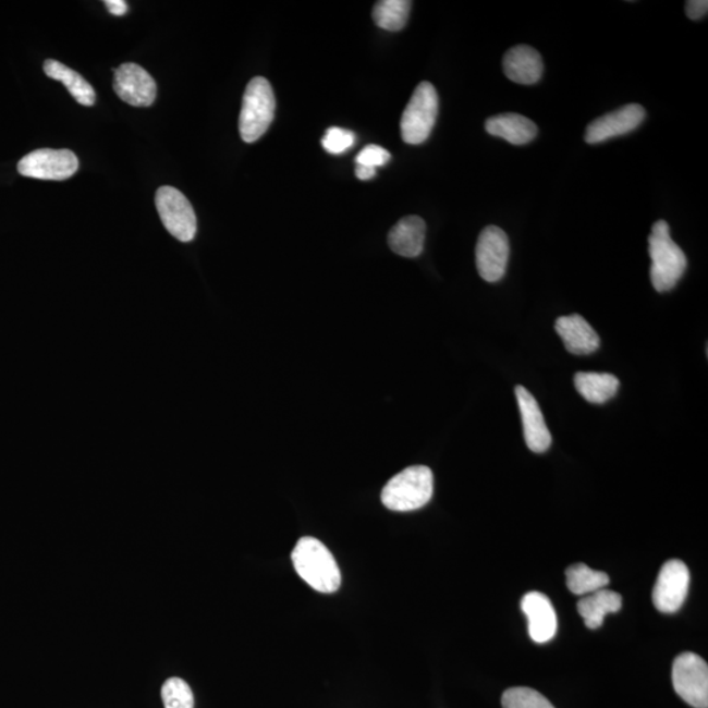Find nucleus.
<instances>
[{"instance_id":"f257e3e1","label":"nucleus","mask_w":708,"mask_h":708,"mask_svg":"<svg viewBox=\"0 0 708 708\" xmlns=\"http://www.w3.org/2000/svg\"><path fill=\"white\" fill-rule=\"evenodd\" d=\"M648 253L651 257L649 276L655 291H672L686 272L687 259L684 251L672 240L668 222L661 220L654 224L648 236Z\"/></svg>"},{"instance_id":"f03ea898","label":"nucleus","mask_w":708,"mask_h":708,"mask_svg":"<svg viewBox=\"0 0 708 708\" xmlns=\"http://www.w3.org/2000/svg\"><path fill=\"white\" fill-rule=\"evenodd\" d=\"M295 571L320 594H333L340 588L341 572L327 546L313 537L301 538L292 552Z\"/></svg>"},{"instance_id":"7ed1b4c3","label":"nucleus","mask_w":708,"mask_h":708,"mask_svg":"<svg viewBox=\"0 0 708 708\" xmlns=\"http://www.w3.org/2000/svg\"><path fill=\"white\" fill-rule=\"evenodd\" d=\"M434 496V473L427 466L404 468L382 489V504L390 511L411 512L427 505Z\"/></svg>"},{"instance_id":"20e7f679","label":"nucleus","mask_w":708,"mask_h":708,"mask_svg":"<svg viewBox=\"0 0 708 708\" xmlns=\"http://www.w3.org/2000/svg\"><path fill=\"white\" fill-rule=\"evenodd\" d=\"M276 98L270 83L256 76L244 91L240 115L241 137L247 144H254L268 131L274 119Z\"/></svg>"},{"instance_id":"39448f33","label":"nucleus","mask_w":708,"mask_h":708,"mask_svg":"<svg viewBox=\"0 0 708 708\" xmlns=\"http://www.w3.org/2000/svg\"><path fill=\"white\" fill-rule=\"evenodd\" d=\"M439 95L432 83H420L402 115L401 133L405 144L420 145L429 138L439 115Z\"/></svg>"},{"instance_id":"423d86ee","label":"nucleus","mask_w":708,"mask_h":708,"mask_svg":"<svg viewBox=\"0 0 708 708\" xmlns=\"http://www.w3.org/2000/svg\"><path fill=\"white\" fill-rule=\"evenodd\" d=\"M160 220L178 241L188 243L197 233L196 212L190 199L173 186H160L156 196Z\"/></svg>"},{"instance_id":"0eeeda50","label":"nucleus","mask_w":708,"mask_h":708,"mask_svg":"<svg viewBox=\"0 0 708 708\" xmlns=\"http://www.w3.org/2000/svg\"><path fill=\"white\" fill-rule=\"evenodd\" d=\"M672 681L675 693L695 708H708V667L700 656L684 652L674 660Z\"/></svg>"},{"instance_id":"6e6552de","label":"nucleus","mask_w":708,"mask_h":708,"mask_svg":"<svg viewBox=\"0 0 708 708\" xmlns=\"http://www.w3.org/2000/svg\"><path fill=\"white\" fill-rule=\"evenodd\" d=\"M78 169L80 160L70 150L41 149L32 151L17 164V171L23 176L54 180V182L68 180Z\"/></svg>"},{"instance_id":"1a4fd4ad","label":"nucleus","mask_w":708,"mask_h":708,"mask_svg":"<svg viewBox=\"0 0 708 708\" xmlns=\"http://www.w3.org/2000/svg\"><path fill=\"white\" fill-rule=\"evenodd\" d=\"M511 246L508 235L498 227L481 231L476 244V268L487 282H498L505 276Z\"/></svg>"},{"instance_id":"9d476101","label":"nucleus","mask_w":708,"mask_h":708,"mask_svg":"<svg viewBox=\"0 0 708 708\" xmlns=\"http://www.w3.org/2000/svg\"><path fill=\"white\" fill-rule=\"evenodd\" d=\"M688 587H691V571L679 559L669 560L660 571L655 584L652 600L661 613L672 614L684 605Z\"/></svg>"},{"instance_id":"9b49d317","label":"nucleus","mask_w":708,"mask_h":708,"mask_svg":"<svg viewBox=\"0 0 708 708\" xmlns=\"http://www.w3.org/2000/svg\"><path fill=\"white\" fill-rule=\"evenodd\" d=\"M114 93L133 107H150L157 99V83L137 63H124L114 70Z\"/></svg>"},{"instance_id":"f8f14e48","label":"nucleus","mask_w":708,"mask_h":708,"mask_svg":"<svg viewBox=\"0 0 708 708\" xmlns=\"http://www.w3.org/2000/svg\"><path fill=\"white\" fill-rule=\"evenodd\" d=\"M645 119L646 109L640 105L624 106L590 122L587 132H585V141L590 145H596L621 137V135L635 131Z\"/></svg>"},{"instance_id":"ddd939ff","label":"nucleus","mask_w":708,"mask_h":708,"mask_svg":"<svg viewBox=\"0 0 708 708\" xmlns=\"http://www.w3.org/2000/svg\"><path fill=\"white\" fill-rule=\"evenodd\" d=\"M516 398L521 418H523L524 436L527 448L534 453H545L550 449L552 437L547 428L539 404L524 386H517Z\"/></svg>"},{"instance_id":"4468645a","label":"nucleus","mask_w":708,"mask_h":708,"mask_svg":"<svg viewBox=\"0 0 708 708\" xmlns=\"http://www.w3.org/2000/svg\"><path fill=\"white\" fill-rule=\"evenodd\" d=\"M521 609L529 621V634L534 642L544 645L553 639L558 631V617L549 597L530 591L521 601Z\"/></svg>"},{"instance_id":"2eb2a0df","label":"nucleus","mask_w":708,"mask_h":708,"mask_svg":"<svg viewBox=\"0 0 708 708\" xmlns=\"http://www.w3.org/2000/svg\"><path fill=\"white\" fill-rule=\"evenodd\" d=\"M503 68L508 80L517 83V85H536L544 75L542 57L529 45H517V47L508 50Z\"/></svg>"},{"instance_id":"dca6fc26","label":"nucleus","mask_w":708,"mask_h":708,"mask_svg":"<svg viewBox=\"0 0 708 708\" xmlns=\"http://www.w3.org/2000/svg\"><path fill=\"white\" fill-rule=\"evenodd\" d=\"M556 330L562 338L565 350L572 354L595 353L600 347V337L582 315L560 317L556 321Z\"/></svg>"},{"instance_id":"f3484780","label":"nucleus","mask_w":708,"mask_h":708,"mask_svg":"<svg viewBox=\"0 0 708 708\" xmlns=\"http://www.w3.org/2000/svg\"><path fill=\"white\" fill-rule=\"evenodd\" d=\"M427 224L417 216L402 218L389 233V246L403 257H417L423 254Z\"/></svg>"},{"instance_id":"a211bd4d","label":"nucleus","mask_w":708,"mask_h":708,"mask_svg":"<svg viewBox=\"0 0 708 708\" xmlns=\"http://www.w3.org/2000/svg\"><path fill=\"white\" fill-rule=\"evenodd\" d=\"M486 131L493 137L503 138L512 145L529 144L537 137L538 127L530 119L517 113L493 115L486 121Z\"/></svg>"},{"instance_id":"6ab92c4d","label":"nucleus","mask_w":708,"mask_h":708,"mask_svg":"<svg viewBox=\"0 0 708 708\" xmlns=\"http://www.w3.org/2000/svg\"><path fill=\"white\" fill-rule=\"evenodd\" d=\"M621 608L622 596L609 589L597 590L577 602V611L583 617L585 626L590 630L600 628L605 617L618 613Z\"/></svg>"},{"instance_id":"aec40b11","label":"nucleus","mask_w":708,"mask_h":708,"mask_svg":"<svg viewBox=\"0 0 708 708\" xmlns=\"http://www.w3.org/2000/svg\"><path fill=\"white\" fill-rule=\"evenodd\" d=\"M575 388L585 401L603 404L615 396L620 379L609 373H577Z\"/></svg>"},{"instance_id":"412c9836","label":"nucleus","mask_w":708,"mask_h":708,"mask_svg":"<svg viewBox=\"0 0 708 708\" xmlns=\"http://www.w3.org/2000/svg\"><path fill=\"white\" fill-rule=\"evenodd\" d=\"M45 74L49 78L60 81L73 98L85 107H93L96 101L95 89L89 83L83 78L76 71L64 66L63 63L56 60H47L44 63Z\"/></svg>"},{"instance_id":"4be33fe9","label":"nucleus","mask_w":708,"mask_h":708,"mask_svg":"<svg viewBox=\"0 0 708 708\" xmlns=\"http://www.w3.org/2000/svg\"><path fill=\"white\" fill-rule=\"evenodd\" d=\"M566 587L576 596H587L605 589L610 583L608 574L589 569L587 564L577 563L565 571Z\"/></svg>"},{"instance_id":"5701e85b","label":"nucleus","mask_w":708,"mask_h":708,"mask_svg":"<svg viewBox=\"0 0 708 708\" xmlns=\"http://www.w3.org/2000/svg\"><path fill=\"white\" fill-rule=\"evenodd\" d=\"M412 3L408 0H382L373 9V21L379 28L398 32L408 22Z\"/></svg>"},{"instance_id":"b1692460","label":"nucleus","mask_w":708,"mask_h":708,"mask_svg":"<svg viewBox=\"0 0 708 708\" xmlns=\"http://www.w3.org/2000/svg\"><path fill=\"white\" fill-rule=\"evenodd\" d=\"M503 708H556L551 701L529 687H512L501 698Z\"/></svg>"},{"instance_id":"393cba45","label":"nucleus","mask_w":708,"mask_h":708,"mask_svg":"<svg viewBox=\"0 0 708 708\" xmlns=\"http://www.w3.org/2000/svg\"><path fill=\"white\" fill-rule=\"evenodd\" d=\"M162 699L166 708H195V697L186 682L172 678L162 686Z\"/></svg>"},{"instance_id":"a878e982","label":"nucleus","mask_w":708,"mask_h":708,"mask_svg":"<svg viewBox=\"0 0 708 708\" xmlns=\"http://www.w3.org/2000/svg\"><path fill=\"white\" fill-rule=\"evenodd\" d=\"M354 141H356V135L351 131L334 126L328 129L324 139H321V146L327 152L339 156V154L350 150L354 145Z\"/></svg>"},{"instance_id":"bb28decb","label":"nucleus","mask_w":708,"mask_h":708,"mask_svg":"<svg viewBox=\"0 0 708 708\" xmlns=\"http://www.w3.org/2000/svg\"><path fill=\"white\" fill-rule=\"evenodd\" d=\"M390 158V152L383 149V147L378 145H369L358 152V156L356 157V163L358 166L371 167V169L377 170V167H382L388 163Z\"/></svg>"},{"instance_id":"cd10ccee","label":"nucleus","mask_w":708,"mask_h":708,"mask_svg":"<svg viewBox=\"0 0 708 708\" xmlns=\"http://www.w3.org/2000/svg\"><path fill=\"white\" fill-rule=\"evenodd\" d=\"M685 10L688 19L700 21V19L707 16L708 2L707 0H688Z\"/></svg>"},{"instance_id":"c85d7f7f","label":"nucleus","mask_w":708,"mask_h":708,"mask_svg":"<svg viewBox=\"0 0 708 708\" xmlns=\"http://www.w3.org/2000/svg\"><path fill=\"white\" fill-rule=\"evenodd\" d=\"M105 4L108 11L114 16H124L129 10L124 0H107Z\"/></svg>"},{"instance_id":"c756f323","label":"nucleus","mask_w":708,"mask_h":708,"mask_svg":"<svg viewBox=\"0 0 708 708\" xmlns=\"http://www.w3.org/2000/svg\"><path fill=\"white\" fill-rule=\"evenodd\" d=\"M377 170L371 167L356 166V176L359 180H370L376 176Z\"/></svg>"}]
</instances>
